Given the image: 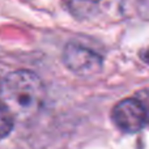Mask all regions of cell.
<instances>
[{
  "mask_svg": "<svg viewBox=\"0 0 149 149\" xmlns=\"http://www.w3.org/2000/svg\"><path fill=\"white\" fill-rule=\"evenodd\" d=\"M141 59L145 60V62L149 64V50H145V51L141 52Z\"/></svg>",
  "mask_w": 149,
  "mask_h": 149,
  "instance_id": "6",
  "label": "cell"
},
{
  "mask_svg": "<svg viewBox=\"0 0 149 149\" xmlns=\"http://www.w3.org/2000/svg\"><path fill=\"white\" fill-rule=\"evenodd\" d=\"M111 118L120 131L127 134H136L147 123L145 111L136 97L122 100L114 106Z\"/></svg>",
  "mask_w": 149,
  "mask_h": 149,
  "instance_id": "3",
  "label": "cell"
},
{
  "mask_svg": "<svg viewBox=\"0 0 149 149\" xmlns=\"http://www.w3.org/2000/svg\"><path fill=\"white\" fill-rule=\"evenodd\" d=\"M63 62L71 72L85 77L100 73L103 65V59L100 54L74 42L65 46L63 51Z\"/></svg>",
  "mask_w": 149,
  "mask_h": 149,
  "instance_id": "2",
  "label": "cell"
},
{
  "mask_svg": "<svg viewBox=\"0 0 149 149\" xmlns=\"http://www.w3.org/2000/svg\"><path fill=\"white\" fill-rule=\"evenodd\" d=\"M16 118L9 111V109L0 101V140L8 137L15 128Z\"/></svg>",
  "mask_w": 149,
  "mask_h": 149,
  "instance_id": "4",
  "label": "cell"
},
{
  "mask_svg": "<svg viewBox=\"0 0 149 149\" xmlns=\"http://www.w3.org/2000/svg\"><path fill=\"white\" fill-rule=\"evenodd\" d=\"M136 98L141 103L143 109L145 111V116H147V123H149V88L139 90L136 93Z\"/></svg>",
  "mask_w": 149,
  "mask_h": 149,
  "instance_id": "5",
  "label": "cell"
},
{
  "mask_svg": "<svg viewBox=\"0 0 149 149\" xmlns=\"http://www.w3.org/2000/svg\"><path fill=\"white\" fill-rule=\"evenodd\" d=\"M46 97L43 81L29 70L5 74L0 81V101L16 120H28L39 111Z\"/></svg>",
  "mask_w": 149,
  "mask_h": 149,
  "instance_id": "1",
  "label": "cell"
}]
</instances>
